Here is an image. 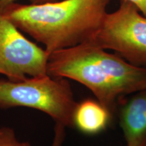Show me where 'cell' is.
<instances>
[{
	"mask_svg": "<svg viewBox=\"0 0 146 146\" xmlns=\"http://www.w3.org/2000/svg\"><path fill=\"white\" fill-rule=\"evenodd\" d=\"M47 74L77 81L112 116L117 102L146 89V68L129 63L90 41L51 53Z\"/></svg>",
	"mask_w": 146,
	"mask_h": 146,
	"instance_id": "6da1fadb",
	"label": "cell"
},
{
	"mask_svg": "<svg viewBox=\"0 0 146 146\" xmlns=\"http://www.w3.org/2000/svg\"><path fill=\"white\" fill-rule=\"evenodd\" d=\"M110 0H58L41 4L10 3L1 10L20 31L43 43L49 54L92 39Z\"/></svg>",
	"mask_w": 146,
	"mask_h": 146,
	"instance_id": "7a4b0ae2",
	"label": "cell"
},
{
	"mask_svg": "<svg viewBox=\"0 0 146 146\" xmlns=\"http://www.w3.org/2000/svg\"><path fill=\"white\" fill-rule=\"evenodd\" d=\"M77 105L67 78L47 74L19 81L0 80L1 108H31L49 115L56 123L72 127Z\"/></svg>",
	"mask_w": 146,
	"mask_h": 146,
	"instance_id": "3957f363",
	"label": "cell"
},
{
	"mask_svg": "<svg viewBox=\"0 0 146 146\" xmlns=\"http://www.w3.org/2000/svg\"><path fill=\"white\" fill-rule=\"evenodd\" d=\"M139 12L133 3L120 0L119 8L106 14L101 28L89 41L146 68V18Z\"/></svg>",
	"mask_w": 146,
	"mask_h": 146,
	"instance_id": "277c9868",
	"label": "cell"
},
{
	"mask_svg": "<svg viewBox=\"0 0 146 146\" xmlns=\"http://www.w3.org/2000/svg\"><path fill=\"white\" fill-rule=\"evenodd\" d=\"M50 54L25 37L0 10V74L11 81L47 75Z\"/></svg>",
	"mask_w": 146,
	"mask_h": 146,
	"instance_id": "5b68a950",
	"label": "cell"
},
{
	"mask_svg": "<svg viewBox=\"0 0 146 146\" xmlns=\"http://www.w3.org/2000/svg\"><path fill=\"white\" fill-rule=\"evenodd\" d=\"M120 125L127 146L146 145V89L133 94L125 102Z\"/></svg>",
	"mask_w": 146,
	"mask_h": 146,
	"instance_id": "8992f818",
	"label": "cell"
},
{
	"mask_svg": "<svg viewBox=\"0 0 146 146\" xmlns=\"http://www.w3.org/2000/svg\"><path fill=\"white\" fill-rule=\"evenodd\" d=\"M111 116L100 102L87 99L78 103L74 114V126L86 134H96L107 127Z\"/></svg>",
	"mask_w": 146,
	"mask_h": 146,
	"instance_id": "52a82bcc",
	"label": "cell"
},
{
	"mask_svg": "<svg viewBox=\"0 0 146 146\" xmlns=\"http://www.w3.org/2000/svg\"><path fill=\"white\" fill-rule=\"evenodd\" d=\"M0 146H32L27 141H21L10 127L0 128Z\"/></svg>",
	"mask_w": 146,
	"mask_h": 146,
	"instance_id": "ba28073f",
	"label": "cell"
},
{
	"mask_svg": "<svg viewBox=\"0 0 146 146\" xmlns=\"http://www.w3.org/2000/svg\"><path fill=\"white\" fill-rule=\"evenodd\" d=\"M65 127L61 124L56 123L54 136L51 146H62L65 139Z\"/></svg>",
	"mask_w": 146,
	"mask_h": 146,
	"instance_id": "9c48e42d",
	"label": "cell"
},
{
	"mask_svg": "<svg viewBox=\"0 0 146 146\" xmlns=\"http://www.w3.org/2000/svg\"><path fill=\"white\" fill-rule=\"evenodd\" d=\"M16 1V0H0V10H2L5 6L10 3L15 2ZM30 1L34 4H41V3L47 2H53V1H56L58 0H30Z\"/></svg>",
	"mask_w": 146,
	"mask_h": 146,
	"instance_id": "30bf717a",
	"label": "cell"
},
{
	"mask_svg": "<svg viewBox=\"0 0 146 146\" xmlns=\"http://www.w3.org/2000/svg\"><path fill=\"white\" fill-rule=\"evenodd\" d=\"M130 2L133 3L140 12H141L142 15L146 18V0H127Z\"/></svg>",
	"mask_w": 146,
	"mask_h": 146,
	"instance_id": "8fae6325",
	"label": "cell"
},
{
	"mask_svg": "<svg viewBox=\"0 0 146 146\" xmlns=\"http://www.w3.org/2000/svg\"><path fill=\"white\" fill-rule=\"evenodd\" d=\"M145 146H146V145H145Z\"/></svg>",
	"mask_w": 146,
	"mask_h": 146,
	"instance_id": "7c38bea8",
	"label": "cell"
}]
</instances>
